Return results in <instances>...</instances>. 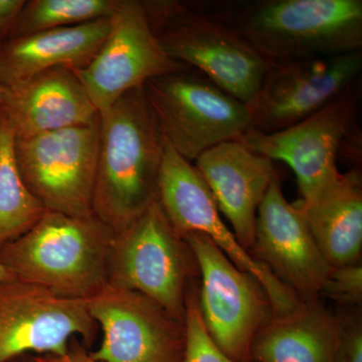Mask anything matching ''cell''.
<instances>
[{
    "instance_id": "cell-1",
    "label": "cell",
    "mask_w": 362,
    "mask_h": 362,
    "mask_svg": "<svg viewBox=\"0 0 362 362\" xmlns=\"http://www.w3.org/2000/svg\"><path fill=\"white\" fill-rule=\"evenodd\" d=\"M164 147L143 87L99 113L93 213L114 233L122 232L156 201Z\"/></svg>"
},
{
    "instance_id": "cell-2",
    "label": "cell",
    "mask_w": 362,
    "mask_h": 362,
    "mask_svg": "<svg viewBox=\"0 0 362 362\" xmlns=\"http://www.w3.org/2000/svg\"><path fill=\"white\" fill-rule=\"evenodd\" d=\"M269 63L361 52V0L204 4Z\"/></svg>"
},
{
    "instance_id": "cell-3",
    "label": "cell",
    "mask_w": 362,
    "mask_h": 362,
    "mask_svg": "<svg viewBox=\"0 0 362 362\" xmlns=\"http://www.w3.org/2000/svg\"><path fill=\"white\" fill-rule=\"evenodd\" d=\"M114 237L95 214L47 211L32 230L0 249V264L21 282L59 296L89 300L108 284Z\"/></svg>"
},
{
    "instance_id": "cell-4",
    "label": "cell",
    "mask_w": 362,
    "mask_h": 362,
    "mask_svg": "<svg viewBox=\"0 0 362 362\" xmlns=\"http://www.w3.org/2000/svg\"><path fill=\"white\" fill-rule=\"evenodd\" d=\"M142 2L169 59L199 71L243 103H251L270 63L247 40L199 2Z\"/></svg>"
},
{
    "instance_id": "cell-5",
    "label": "cell",
    "mask_w": 362,
    "mask_h": 362,
    "mask_svg": "<svg viewBox=\"0 0 362 362\" xmlns=\"http://www.w3.org/2000/svg\"><path fill=\"white\" fill-rule=\"evenodd\" d=\"M199 271L192 249L158 201L122 232L109 255L108 284L141 293L185 323L189 280Z\"/></svg>"
},
{
    "instance_id": "cell-6",
    "label": "cell",
    "mask_w": 362,
    "mask_h": 362,
    "mask_svg": "<svg viewBox=\"0 0 362 362\" xmlns=\"http://www.w3.org/2000/svg\"><path fill=\"white\" fill-rule=\"evenodd\" d=\"M143 90L166 141L190 162L251 124L247 104L188 66L149 78Z\"/></svg>"
},
{
    "instance_id": "cell-7",
    "label": "cell",
    "mask_w": 362,
    "mask_h": 362,
    "mask_svg": "<svg viewBox=\"0 0 362 362\" xmlns=\"http://www.w3.org/2000/svg\"><path fill=\"white\" fill-rule=\"evenodd\" d=\"M99 149V116L93 122L14 138V156L26 187L47 211L93 213Z\"/></svg>"
},
{
    "instance_id": "cell-8",
    "label": "cell",
    "mask_w": 362,
    "mask_h": 362,
    "mask_svg": "<svg viewBox=\"0 0 362 362\" xmlns=\"http://www.w3.org/2000/svg\"><path fill=\"white\" fill-rule=\"evenodd\" d=\"M182 238L201 273L197 301L207 333L233 361L252 362V340L273 315L268 295L256 278L238 268L204 233Z\"/></svg>"
},
{
    "instance_id": "cell-9",
    "label": "cell",
    "mask_w": 362,
    "mask_h": 362,
    "mask_svg": "<svg viewBox=\"0 0 362 362\" xmlns=\"http://www.w3.org/2000/svg\"><path fill=\"white\" fill-rule=\"evenodd\" d=\"M97 330L88 300L59 296L16 279L0 282V362L28 352L63 356L71 338L81 337L90 345Z\"/></svg>"
},
{
    "instance_id": "cell-10",
    "label": "cell",
    "mask_w": 362,
    "mask_h": 362,
    "mask_svg": "<svg viewBox=\"0 0 362 362\" xmlns=\"http://www.w3.org/2000/svg\"><path fill=\"white\" fill-rule=\"evenodd\" d=\"M362 52L270 63L247 105L249 129L270 134L301 122L354 88Z\"/></svg>"
},
{
    "instance_id": "cell-11",
    "label": "cell",
    "mask_w": 362,
    "mask_h": 362,
    "mask_svg": "<svg viewBox=\"0 0 362 362\" xmlns=\"http://www.w3.org/2000/svg\"><path fill=\"white\" fill-rule=\"evenodd\" d=\"M356 114L352 88L291 127L270 134L247 129L237 140L255 153L287 164L296 175L300 201H310L341 175L337 157L354 133Z\"/></svg>"
},
{
    "instance_id": "cell-12",
    "label": "cell",
    "mask_w": 362,
    "mask_h": 362,
    "mask_svg": "<svg viewBox=\"0 0 362 362\" xmlns=\"http://www.w3.org/2000/svg\"><path fill=\"white\" fill-rule=\"evenodd\" d=\"M108 37L92 62L75 70L99 113L149 78L187 68L166 56L140 0H119Z\"/></svg>"
},
{
    "instance_id": "cell-13",
    "label": "cell",
    "mask_w": 362,
    "mask_h": 362,
    "mask_svg": "<svg viewBox=\"0 0 362 362\" xmlns=\"http://www.w3.org/2000/svg\"><path fill=\"white\" fill-rule=\"evenodd\" d=\"M103 339L100 362H182L185 325L141 293L107 284L88 300Z\"/></svg>"
},
{
    "instance_id": "cell-14",
    "label": "cell",
    "mask_w": 362,
    "mask_h": 362,
    "mask_svg": "<svg viewBox=\"0 0 362 362\" xmlns=\"http://www.w3.org/2000/svg\"><path fill=\"white\" fill-rule=\"evenodd\" d=\"M251 255L300 300L320 296L332 271L304 216L285 199L279 177L259 204Z\"/></svg>"
},
{
    "instance_id": "cell-15",
    "label": "cell",
    "mask_w": 362,
    "mask_h": 362,
    "mask_svg": "<svg viewBox=\"0 0 362 362\" xmlns=\"http://www.w3.org/2000/svg\"><path fill=\"white\" fill-rule=\"evenodd\" d=\"M160 202L166 218L181 237L204 233L242 271L259 281L271 302L273 315H282L299 303V297L283 284L264 264L240 246L221 221L220 211L206 181L197 170H183L164 185Z\"/></svg>"
},
{
    "instance_id": "cell-16",
    "label": "cell",
    "mask_w": 362,
    "mask_h": 362,
    "mask_svg": "<svg viewBox=\"0 0 362 362\" xmlns=\"http://www.w3.org/2000/svg\"><path fill=\"white\" fill-rule=\"evenodd\" d=\"M99 116L75 71L54 68L1 85L0 117L14 138L93 122Z\"/></svg>"
},
{
    "instance_id": "cell-17",
    "label": "cell",
    "mask_w": 362,
    "mask_h": 362,
    "mask_svg": "<svg viewBox=\"0 0 362 362\" xmlns=\"http://www.w3.org/2000/svg\"><path fill=\"white\" fill-rule=\"evenodd\" d=\"M218 211L233 226L240 246L251 254L257 213L271 183L278 178L273 161L238 140L206 150L195 160Z\"/></svg>"
},
{
    "instance_id": "cell-18",
    "label": "cell",
    "mask_w": 362,
    "mask_h": 362,
    "mask_svg": "<svg viewBox=\"0 0 362 362\" xmlns=\"http://www.w3.org/2000/svg\"><path fill=\"white\" fill-rule=\"evenodd\" d=\"M110 28V18H106L6 40L0 45V84L61 66L84 69L101 49Z\"/></svg>"
},
{
    "instance_id": "cell-19",
    "label": "cell",
    "mask_w": 362,
    "mask_h": 362,
    "mask_svg": "<svg viewBox=\"0 0 362 362\" xmlns=\"http://www.w3.org/2000/svg\"><path fill=\"white\" fill-rule=\"evenodd\" d=\"M340 320L318 298L272 315L251 346L252 362H334Z\"/></svg>"
},
{
    "instance_id": "cell-20",
    "label": "cell",
    "mask_w": 362,
    "mask_h": 362,
    "mask_svg": "<svg viewBox=\"0 0 362 362\" xmlns=\"http://www.w3.org/2000/svg\"><path fill=\"white\" fill-rule=\"evenodd\" d=\"M294 204L331 268L361 263L362 188L358 170L341 173L310 201L299 199Z\"/></svg>"
},
{
    "instance_id": "cell-21",
    "label": "cell",
    "mask_w": 362,
    "mask_h": 362,
    "mask_svg": "<svg viewBox=\"0 0 362 362\" xmlns=\"http://www.w3.org/2000/svg\"><path fill=\"white\" fill-rule=\"evenodd\" d=\"M45 211L21 177L13 130L0 117V249L32 230Z\"/></svg>"
},
{
    "instance_id": "cell-22",
    "label": "cell",
    "mask_w": 362,
    "mask_h": 362,
    "mask_svg": "<svg viewBox=\"0 0 362 362\" xmlns=\"http://www.w3.org/2000/svg\"><path fill=\"white\" fill-rule=\"evenodd\" d=\"M119 0H30L9 39L111 18Z\"/></svg>"
},
{
    "instance_id": "cell-23",
    "label": "cell",
    "mask_w": 362,
    "mask_h": 362,
    "mask_svg": "<svg viewBox=\"0 0 362 362\" xmlns=\"http://www.w3.org/2000/svg\"><path fill=\"white\" fill-rule=\"evenodd\" d=\"M185 325L187 338L182 362H237L226 356L207 333L194 290L187 293Z\"/></svg>"
},
{
    "instance_id": "cell-24",
    "label": "cell",
    "mask_w": 362,
    "mask_h": 362,
    "mask_svg": "<svg viewBox=\"0 0 362 362\" xmlns=\"http://www.w3.org/2000/svg\"><path fill=\"white\" fill-rule=\"evenodd\" d=\"M321 294L339 304L358 305L362 299L361 263L333 268Z\"/></svg>"
},
{
    "instance_id": "cell-25",
    "label": "cell",
    "mask_w": 362,
    "mask_h": 362,
    "mask_svg": "<svg viewBox=\"0 0 362 362\" xmlns=\"http://www.w3.org/2000/svg\"><path fill=\"white\" fill-rule=\"evenodd\" d=\"M340 330L334 362H362L361 317L339 318Z\"/></svg>"
},
{
    "instance_id": "cell-26",
    "label": "cell",
    "mask_w": 362,
    "mask_h": 362,
    "mask_svg": "<svg viewBox=\"0 0 362 362\" xmlns=\"http://www.w3.org/2000/svg\"><path fill=\"white\" fill-rule=\"evenodd\" d=\"M25 0H0V45L11 37Z\"/></svg>"
},
{
    "instance_id": "cell-27",
    "label": "cell",
    "mask_w": 362,
    "mask_h": 362,
    "mask_svg": "<svg viewBox=\"0 0 362 362\" xmlns=\"http://www.w3.org/2000/svg\"><path fill=\"white\" fill-rule=\"evenodd\" d=\"M30 362H100L90 356V352L78 347H70L66 354L63 356H52V354H37L30 356Z\"/></svg>"
},
{
    "instance_id": "cell-28",
    "label": "cell",
    "mask_w": 362,
    "mask_h": 362,
    "mask_svg": "<svg viewBox=\"0 0 362 362\" xmlns=\"http://www.w3.org/2000/svg\"><path fill=\"white\" fill-rule=\"evenodd\" d=\"M14 277L13 274L11 273L6 267L2 266L0 264V282H4V281H9L13 280Z\"/></svg>"
},
{
    "instance_id": "cell-29",
    "label": "cell",
    "mask_w": 362,
    "mask_h": 362,
    "mask_svg": "<svg viewBox=\"0 0 362 362\" xmlns=\"http://www.w3.org/2000/svg\"><path fill=\"white\" fill-rule=\"evenodd\" d=\"M8 362H30V356H23L20 357H16V358L13 359V361Z\"/></svg>"
},
{
    "instance_id": "cell-30",
    "label": "cell",
    "mask_w": 362,
    "mask_h": 362,
    "mask_svg": "<svg viewBox=\"0 0 362 362\" xmlns=\"http://www.w3.org/2000/svg\"><path fill=\"white\" fill-rule=\"evenodd\" d=\"M0 99H1V84H0Z\"/></svg>"
}]
</instances>
